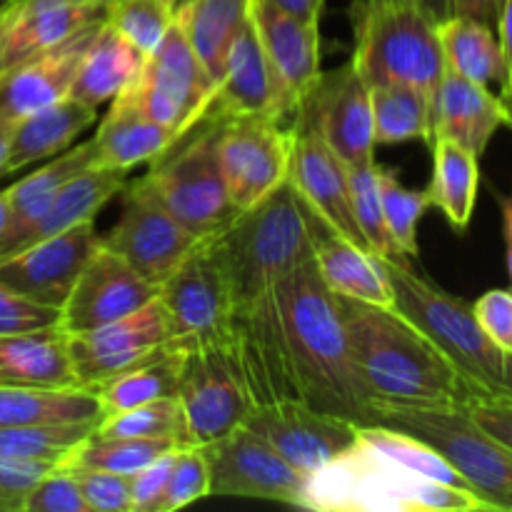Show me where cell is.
I'll list each match as a JSON object with an SVG mask.
<instances>
[{"mask_svg":"<svg viewBox=\"0 0 512 512\" xmlns=\"http://www.w3.org/2000/svg\"><path fill=\"white\" fill-rule=\"evenodd\" d=\"M268 300L295 400L358 425H375V405L355 370L338 298L320 278L315 260L278 280Z\"/></svg>","mask_w":512,"mask_h":512,"instance_id":"cell-1","label":"cell"},{"mask_svg":"<svg viewBox=\"0 0 512 512\" xmlns=\"http://www.w3.org/2000/svg\"><path fill=\"white\" fill-rule=\"evenodd\" d=\"M338 298L350 353L373 405H468V380L398 308Z\"/></svg>","mask_w":512,"mask_h":512,"instance_id":"cell-2","label":"cell"},{"mask_svg":"<svg viewBox=\"0 0 512 512\" xmlns=\"http://www.w3.org/2000/svg\"><path fill=\"white\" fill-rule=\"evenodd\" d=\"M295 185L285 180L258 205L210 235V248L220 260L233 290L235 308L268 293L278 280L315 260V240L325 225H315Z\"/></svg>","mask_w":512,"mask_h":512,"instance_id":"cell-3","label":"cell"},{"mask_svg":"<svg viewBox=\"0 0 512 512\" xmlns=\"http://www.w3.org/2000/svg\"><path fill=\"white\" fill-rule=\"evenodd\" d=\"M300 508L320 512H495L478 493L420 478L358 443L308 475Z\"/></svg>","mask_w":512,"mask_h":512,"instance_id":"cell-4","label":"cell"},{"mask_svg":"<svg viewBox=\"0 0 512 512\" xmlns=\"http://www.w3.org/2000/svg\"><path fill=\"white\" fill-rule=\"evenodd\" d=\"M380 260L393 285L395 308L443 350L445 358L468 380L475 400L512 395V358L483 333L473 303L420 278L408 263Z\"/></svg>","mask_w":512,"mask_h":512,"instance_id":"cell-5","label":"cell"},{"mask_svg":"<svg viewBox=\"0 0 512 512\" xmlns=\"http://www.w3.org/2000/svg\"><path fill=\"white\" fill-rule=\"evenodd\" d=\"M350 63L370 88L410 85L430 103L448 70L438 23L413 0H360Z\"/></svg>","mask_w":512,"mask_h":512,"instance_id":"cell-6","label":"cell"},{"mask_svg":"<svg viewBox=\"0 0 512 512\" xmlns=\"http://www.w3.org/2000/svg\"><path fill=\"white\" fill-rule=\"evenodd\" d=\"M375 423L423 438L495 512H512V450L485 433L465 405H375Z\"/></svg>","mask_w":512,"mask_h":512,"instance_id":"cell-7","label":"cell"},{"mask_svg":"<svg viewBox=\"0 0 512 512\" xmlns=\"http://www.w3.org/2000/svg\"><path fill=\"white\" fill-rule=\"evenodd\" d=\"M203 130L183 135L185 143H175L153 160L148 173L138 178L145 193L153 195L178 223L198 238H210L223 230L238 210L233 208L218 163V120H200Z\"/></svg>","mask_w":512,"mask_h":512,"instance_id":"cell-8","label":"cell"},{"mask_svg":"<svg viewBox=\"0 0 512 512\" xmlns=\"http://www.w3.org/2000/svg\"><path fill=\"white\" fill-rule=\"evenodd\" d=\"M215 85L218 83L190 48L183 30L173 23L120 98L183 138L205 118L213 103Z\"/></svg>","mask_w":512,"mask_h":512,"instance_id":"cell-9","label":"cell"},{"mask_svg":"<svg viewBox=\"0 0 512 512\" xmlns=\"http://www.w3.org/2000/svg\"><path fill=\"white\" fill-rule=\"evenodd\" d=\"M158 300L170 325V343L183 353L225 345L235 298L225 270L203 238L198 248L158 285Z\"/></svg>","mask_w":512,"mask_h":512,"instance_id":"cell-10","label":"cell"},{"mask_svg":"<svg viewBox=\"0 0 512 512\" xmlns=\"http://www.w3.org/2000/svg\"><path fill=\"white\" fill-rule=\"evenodd\" d=\"M295 123L250 115L218 123V163L233 208L248 210L290 178Z\"/></svg>","mask_w":512,"mask_h":512,"instance_id":"cell-11","label":"cell"},{"mask_svg":"<svg viewBox=\"0 0 512 512\" xmlns=\"http://www.w3.org/2000/svg\"><path fill=\"white\" fill-rule=\"evenodd\" d=\"M175 398L183 410L185 445L198 448L225 438L253 410V400L223 345L183 355Z\"/></svg>","mask_w":512,"mask_h":512,"instance_id":"cell-12","label":"cell"},{"mask_svg":"<svg viewBox=\"0 0 512 512\" xmlns=\"http://www.w3.org/2000/svg\"><path fill=\"white\" fill-rule=\"evenodd\" d=\"M203 450L210 468V495L303 505L308 475L248 425H238Z\"/></svg>","mask_w":512,"mask_h":512,"instance_id":"cell-13","label":"cell"},{"mask_svg":"<svg viewBox=\"0 0 512 512\" xmlns=\"http://www.w3.org/2000/svg\"><path fill=\"white\" fill-rule=\"evenodd\" d=\"M120 195V218L103 238V245L128 260L148 283L158 288L203 238L178 223L153 195L140 188L138 180L125 183Z\"/></svg>","mask_w":512,"mask_h":512,"instance_id":"cell-14","label":"cell"},{"mask_svg":"<svg viewBox=\"0 0 512 512\" xmlns=\"http://www.w3.org/2000/svg\"><path fill=\"white\" fill-rule=\"evenodd\" d=\"M250 18L263 45L270 75H273L280 120L295 123L300 108L308 103L323 78L320 23L295 18L265 0H253Z\"/></svg>","mask_w":512,"mask_h":512,"instance_id":"cell-15","label":"cell"},{"mask_svg":"<svg viewBox=\"0 0 512 512\" xmlns=\"http://www.w3.org/2000/svg\"><path fill=\"white\" fill-rule=\"evenodd\" d=\"M290 465L313 475L358 443V423L310 408L303 400H275L250 410L245 423Z\"/></svg>","mask_w":512,"mask_h":512,"instance_id":"cell-16","label":"cell"},{"mask_svg":"<svg viewBox=\"0 0 512 512\" xmlns=\"http://www.w3.org/2000/svg\"><path fill=\"white\" fill-rule=\"evenodd\" d=\"M100 243L103 238L95 233V220H85L15 253L0 255V283L35 303L63 308Z\"/></svg>","mask_w":512,"mask_h":512,"instance_id":"cell-17","label":"cell"},{"mask_svg":"<svg viewBox=\"0 0 512 512\" xmlns=\"http://www.w3.org/2000/svg\"><path fill=\"white\" fill-rule=\"evenodd\" d=\"M168 343L170 325L158 295L115 323L88 333H68L70 360L80 388H95Z\"/></svg>","mask_w":512,"mask_h":512,"instance_id":"cell-18","label":"cell"},{"mask_svg":"<svg viewBox=\"0 0 512 512\" xmlns=\"http://www.w3.org/2000/svg\"><path fill=\"white\" fill-rule=\"evenodd\" d=\"M155 295L158 288L153 283H148L128 260L100 243L60 308V328L65 333L103 328L143 308Z\"/></svg>","mask_w":512,"mask_h":512,"instance_id":"cell-19","label":"cell"},{"mask_svg":"<svg viewBox=\"0 0 512 512\" xmlns=\"http://www.w3.org/2000/svg\"><path fill=\"white\" fill-rule=\"evenodd\" d=\"M288 180L330 233H338L368 248L350 203L348 163L320 138L315 125L303 113L295 118L293 163H290Z\"/></svg>","mask_w":512,"mask_h":512,"instance_id":"cell-20","label":"cell"},{"mask_svg":"<svg viewBox=\"0 0 512 512\" xmlns=\"http://www.w3.org/2000/svg\"><path fill=\"white\" fill-rule=\"evenodd\" d=\"M315 125L320 138L348 165L375 160V128L370 85L360 78L353 63L320 78L318 88L300 108Z\"/></svg>","mask_w":512,"mask_h":512,"instance_id":"cell-21","label":"cell"},{"mask_svg":"<svg viewBox=\"0 0 512 512\" xmlns=\"http://www.w3.org/2000/svg\"><path fill=\"white\" fill-rule=\"evenodd\" d=\"M103 3L83 0H10L0 10V75L43 50L65 43L105 20Z\"/></svg>","mask_w":512,"mask_h":512,"instance_id":"cell-22","label":"cell"},{"mask_svg":"<svg viewBox=\"0 0 512 512\" xmlns=\"http://www.w3.org/2000/svg\"><path fill=\"white\" fill-rule=\"evenodd\" d=\"M98 25L80 30L55 48L30 55L28 60L0 75V118L18 123L48 105L70 98L75 75L98 33Z\"/></svg>","mask_w":512,"mask_h":512,"instance_id":"cell-23","label":"cell"},{"mask_svg":"<svg viewBox=\"0 0 512 512\" xmlns=\"http://www.w3.org/2000/svg\"><path fill=\"white\" fill-rule=\"evenodd\" d=\"M250 115H273L280 120L273 75H270L263 45L255 33L253 18H248V23L230 43L223 73L215 85L213 103L203 120L225 123V120L250 118Z\"/></svg>","mask_w":512,"mask_h":512,"instance_id":"cell-24","label":"cell"},{"mask_svg":"<svg viewBox=\"0 0 512 512\" xmlns=\"http://www.w3.org/2000/svg\"><path fill=\"white\" fill-rule=\"evenodd\" d=\"M500 125H508V110L498 93L445 70L433 103V138L455 140L480 158Z\"/></svg>","mask_w":512,"mask_h":512,"instance_id":"cell-25","label":"cell"},{"mask_svg":"<svg viewBox=\"0 0 512 512\" xmlns=\"http://www.w3.org/2000/svg\"><path fill=\"white\" fill-rule=\"evenodd\" d=\"M0 385L75 388L68 333L60 325L0 335Z\"/></svg>","mask_w":512,"mask_h":512,"instance_id":"cell-26","label":"cell"},{"mask_svg":"<svg viewBox=\"0 0 512 512\" xmlns=\"http://www.w3.org/2000/svg\"><path fill=\"white\" fill-rule=\"evenodd\" d=\"M93 140L98 168L130 173L135 165L153 163L180 138L118 95L115 100H110L108 113L98 123Z\"/></svg>","mask_w":512,"mask_h":512,"instance_id":"cell-27","label":"cell"},{"mask_svg":"<svg viewBox=\"0 0 512 512\" xmlns=\"http://www.w3.org/2000/svg\"><path fill=\"white\" fill-rule=\"evenodd\" d=\"M315 265L320 270V278L335 295L395 308V293L383 260L363 245L323 228L315 240Z\"/></svg>","mask_w":512,"mask_h":512,"instance_id":"cell-28","label":"cell"},{"mask_svg":"<svg viewBox=\"0 0 512 512\" xmlns=\"http://www.w3.org/2000/svg\"><path fill=\"white\" fill-rule=\"evenodd\" d=\"M95 123H98V108L80 103L73 95L18 120L13 128V140H10L8 175L20 173L30 165H38L73 148L80 133H85Z\"/></svg>","mask_w":512,"mask_h":512,"instance_id":"cell-29","label":"cell"},{"mask_svg":"<svg viewBox=\"0 0 512 512\" xmlns=\"http://www.w3.org/2000/svg\"><path fill=\"white\" fill-rule=\"evenodd\" d=\"M95 165V140L88 138L83 143L73 145V148L63 150L55 158L45 160L40 168L28 173L25 178L15 180V185L5 188L10 203V223L8 228L0 233V255L8 253L13 248L15 240L20 233L30 228L40 215L45 213L58 190L63 188L68 180L83 170L93 168Z\"/></svg>","mask_w":512,"mask_h":512,"instance_id":"cell-30","label":"cell"},{"mask_svg":"<svg viewBox=\"0 0 512 512\" xmlns=\"http://www.w3.org/2000/svg\"><path fill=\"white\" fill-rule=\"evenodd\" d=\"M125 183H128V173H123V170L98 168V165L83 170V173L75 175L73 180H68L58 190L53 203L45 208V213L25 233H20V238L15 240L8 253H15V250L25 248L30 243H38L43 238H50V235L63 233V230L85 223V220H95V215L115 195H120Z\"/></svg>","mask_w":512,"mask_h":512,"instance_id":"cell-31","label":"cell"},{"mask_svg":"<svg viewBox=\"0 0 512 512\" xmlns=\"http://www.w3.org/2000/svg\"><path fill=\"white\" fill-rule=\"evenodd\" d=\"M143 65L145 55L103 20L80 63L70 95L80 103L100 108L118 98L138 78Z\"/></svg>","mask_w":512,"mask_h":512,"instance_id":"cell-32","label":"cell"},{"mask_svg":"<svg viewBox=\"0 0 512 512\" xmlns=\"http://www.w3.org/2000/svg\"><path fill=\"white\" fill-rule=\"evenodd\" d=\"M445 65L473 83L498 85V98L508 88V68L495 28L468 15H448L438 23Z\"/></svg>","mask_w":512,"mask_h":512,"instance_id":"cell-33","label":"cell"},{"mask_svg":"<svg viewBox=\"0 0 512 512\" xmlns=\"http://www.w3.org/2000/svg\"><path fill=\"white\" fill-rule=\"evenodd\" d=\"M100 418H103V408H100L98 395L90 388L0 385V428L93 423Z\"/></svg>","mask_w":512,"mask_h":512,"instance_id":"cell-34","label":"cell"},{"mask_svg":"<svg viewBox=\"0 0 512 512\" xmlns=\"http://www.w3.org/2000/svg\"><path fill=\"white\" fill-rule=\"evenodd\" d=\"M253 0H180L175 23L218 83L230 43L250 18Z\"/></svg>","mask_w":512,"mask_h":512,"instance_id":"cell-35","label":"cell"},{"mask_svg":"<svg viewBox=\"0 0 512 512\" xmlns=\"http://www.w3.org/2000/svg\"><path fill=\"white\" fill-rule=\"evenodd\" d=\"M433 175L425 188L430 208H438L455 230H468L480 190L478 155L448 138H433Z\"/></svg>","mask_w":512,"mask_h":512,"instance_id":"cell-36","label":"cell"},{"mask_svg":"<svg viewBox=\"0 0 512 512\" xmlns=\"http://www.w3.org/2000/svg\"><path fill=\"white\" fill-rule=\"evenodd\" d=\"M183 355V350L168 343L145 360L135 363L133 368L123 370V373L90 388L98 395L103 415L120 413V410L153 403V400L160 398H175L180 370H183Z\"/></svg>","mask_w":512,"mask_h":512,"instance_id":"cell-37","label":"cell"},{"mask_svg":"<svg viewBox=\"0 0 512 512\" xmlns=\"http://www.w3.org/2000/svg\"><path fill=\"white\" fill-rule=\"evenodd\" d=\"M375 143L395 145L408 140H433V103L410 85L370 88Z\"/></svg>","mask_w":512,"mask_h":512,"instance_id":"cell-38","label":"cell"},{"mask_svg":"<svg viewBox=\"0 0 512 512\" xmlns=\"http://www.w3.org/2000/svg\"><path fill=\"white\" fill-rule=\"evenodd\" d=\"M100 420L93 423L63 425H10L0 428V460L10 463H53L60 465L70 450L95 433Z\"/></svg>","mask_w":512,"mask_h":512,"instance_id":"cell-39","label":"cell"},{"mask_svg":"<svg viewBox=\"0 0 512 512\" xmlns=\"http://www.w3.org/2000/svg\"><path fill=\"white\" fill-rule=\"evenodd\" d=\"M175 448L178 443L165 438H105V435L90 433L83 443L70 450V455L60 465L133 475Z\"/></svg>","mask_w":512,"mask_h":512,"instance_id":"cell-40","label":"cell"},{"mask_svg":"<svg viewBox=\"0 0 512 512\" xmlns=\"http://www.w3.org/2000/svg\"><path fill=\"white\" fill-rule=\"evenodd\" d=\"M358 438L365 445L378 450L388 460L398 463L400 468L410 470V473L420 475V478L440 480V483L455 485V488L470 490V485L460 478L458 470L438 453L430 443L423 438L403 433V430L388 428V425H358Z\"/></svg>","mask_w":512,"mask_h":512,"instance_id":"cell-41","label":"cell"},{"mask_svg":"<svg viewBox=\"0 0 512 512\" xmlns=\"http://www.w3.org/2000/svg\"><path fill=\"white\" fill-rule=\"evenodd\" d=\"M378 175L390 243H393L400 263H408V258H418V225L425 210L430 208L428 198H425V190H415L400 183L395 170L378 165Z\"/></svg>","mask_w":512,"mask_h":512,"instance_id":"cell-42","label":"cell"},{"mask_svg":"<svg viewBox=\"0 0 512 512\" xmlns=\"http://www.w3.org/2000/svg\"><path fill=\"white\" fill-rule=\"evenodd\" d=\"M95 435L105 438H165L185 445V423L178 398H160L120 413L103 415Z\"/></svg>","mask_w":512,"mask_h":512,"instance_id":"cell-43","label":"cell"},{"mask_svg":"<svg viewBox=\"0 0 512 512\" xmlns=\"http://www.w3.org/2000/svg\"><path fill=\"white\" fill-rule=\"evenodd\" d=\"M348 178L355 223H358L360 235H363L368 250L380 255V258L398 260L393 243H390L388 228H385L378 163H375V160H368V163L348 165Z\"/></svg>","mask_w":512,"mask_h":512,"instance_id":"cell-44","label":"cell"},{"mask_svg":"<svg viewBox=\"0 0 512 512\" xmlns=\"http://www.w3.org/2000/svg\"><path fill=\"white\" fill-rule=\"evenodd\" d=\"M105 23L148 58L175 23V13L170 0H110Z\"/></svg>","mask_w":512,"mask_h":512,"instance_id":"cell-45","label":"cell"},{"mask_svg":"<svg viewBox=\"0 0 512 512\" xmlns=\"http://www.w3.org/2000/svg\"><path fill=\"white\" fill-rule=\"evenodd\" d=\"M210 495V468L205 450L198 445H178L168 488H165L160 512H173Z\"/></svg>","mask_w":512,"mask_h":512,"instance_id":"cell-46","label":"cell"},{"mask_svg":"<svg viewBox=\"0 0 512 512\" xmlns=\"http://www.w3.org/2000/svg\"><path fill=\"white\" fill-rule=\"evenodd\" d=\"M68 468V465H63ZM90 512H133L128 475L95 468H68Z\"/></svg>","mask_w":512,"mask_h":512,"instance_id":"cell-47","label":"cell"},{"mask_svg":"<svg viewBox=\"0 0 512 512\" xmlns=\"http://www.w3.org/2000/svg\"><path fill=\"white\" fill-rule=\"evenodd\" d=\"M25 512H90L83 500L73 473L63 465H55L45 473L25 500Z\"/></svg>","mask_w":512,"mask_h":512,"instance_id":"cell-48","label":"cell"},{"mask_svg":"<svg viewBox=\"0 0 512 512\" xmlns=\"http://www.w3.org/2000/svg\"><path fill=\"white\" fill-rule=\"evenodd\" d=\"M60 315H63L60 308L35 303L0 283V335L53 328V325H60Z\"/></svg>","mask_w":512,"mask_h":512,"instance_id":"cell-49","label":"cell"},{"mask_svg":"<svg viewBox=\"0 0 512 512\" xmlns=\"http://www.w3.org/2000/svg\"><path fill=\"white\" fill-rule=\"evenodd\" d=\"M473 313L483 333L512 358V290H488L473 303Z\"/></svg>","mask_w":512,"mask_h":512,"instance_id":"cell-50","label":"cell"},{"mask_svg":"<svg viewBox=\"0 0 512 512\" xmlns=\"http://www.w3.org/2000/svg\"><path fill=\"white\" fill-rule=\"evenodd\" d=\"M53 468V463L0 460V512H25V500L33 485Z\"/></svg>","mask_w":512,"mask_h":512,"instance_id":"cell-51","label":"cell"},{"mask_svg":"<svg viewBox=\"0 0 512 512\" xmlns=\"http://www.w3.org/2000/svg\"><path fill=\"white\" fill-rule=\"evenodd\" d=\"M173 458L175 450H170V453L153 460V463L145 465L138 473L128 475L133 512H160V503H163L165 488H168L170 468H173Z\"/></svg>","mask_w":512,"mask_h":512,"instance_id":"cell-52","label":"cell"},{"mask_svg":"<svg viewBox=\"0 0 512 512\" xmlns=\"http://www.w3.org/2000/svg\"><path fill=\"white\" fill-rule=\"evenodd\" d=\"M465 408H468L470 418L485 433L498 438L500 443H505L512 450V395H505V398H480L468 403Z\"/></svg>","mask_w":512,"mask_h":512,"instance_id":"cell-53","label":"cell"},{"mask_svg":"<svg viewBox=\"0 0 512 512\" xmlns=\"http://www.w3.org/2000/svg\"><path fill=\"white\" fill-rule=\"evenodd\" d=\"M495 33H498L500 48H503L505 55V68H508V88H505V95L500 100H503L505 110H508V125L512 128V0L503 3Z\"/></svg>","mask_w":512,"mask_h":512,"instance_id":"cell-54","label":"cell"},{"mask_svg":"<svg viewBox=\"0 0 512 512\" xmlns=\"http://www.w3.org/2000/svg\"><path fill=\"white\" fill-rule=\"evenodd\" d=\"M503 3L505 0H448V8L450 15H468V18L483 20L490 28H495Z\"/></svg>","mask_w":512,"mask_h":512,"instance_id":"cell-55","label":"cell"},{"mask_svg":"<svg viewBox=\"0 0 512 512\" xmlns=\"http://www.w3.org/2000/svg\"><path fill=\"white\" fill-rule=\"evenodd\" d=\"M265 3L275 5V8L285 10L300 20H308V23H320V15L325 8V0H265Z\"/></svg>","mask_w":512,"mask_h":512,"instance_id":"cell-56","label":"cell"},{"mask_svg":"<svg viewBox=\"0 0 512 512\" xmlns=\"http://www.w3.org/2000/svg\"><path fill=\"white\" fill-rule=\"evenodd\" d=\"M498 205H500V218H503L505 265H508L510 290H512V195H498Z\"/></svg>","mask_w":512,"mask_h":512,"instance_id":"cell-57","label":"cell"},{"mask_svg":"<svg viewBox=\"0 0 512 512\" xmlns=\"http://www.w3.org/2000/svg\"><path fill=\"white\" fill-rule=\"evenodd\" d=\"M15 123L0 118V178L8 175V153H10V140H13Z\"/></svg>","mask_w":512,"mask_h":512,"instance_id":"cell-58","label":"cell"},{"mask_svg":"<svg viewBox=\"0 0 512 512\" xmlns=\"http://www.w3.org/2000/svg\"><path fill=\"white\" fill-rule=\"evenodd\" d=\"M413 3H418L420 8H423L425 13L435 20V23H440V20L448 18L450 15L448 0H413Z\"/></svg>","mask_w":512,"mask_h":512,"instance_id":"cell-59","label":"cell"},{"mask_svg":"<svg viewBox=\"0 0 512 512\" xmlns=\"http://www.w3.org/2000/svg\"><path fill=\"white\" fill-rule=\"evenodd\" d=\"M10 223V203H8V193L5 190H0V233H3L5 228H8Z\"/></svg>","mask_w":512,"mask_h":512,"instance_id":"cell-60","label":"cell"},{"mask_svg":"<svg viewBox=\"0 0 512 512\" xmlns=\"http://www.w3.org/2000/svg\"><path fill=\"white\" fill-rule=\"evenodd\" d=\"M83 3H103V5H108L110 0H83Z\"/></svg>","mask_w":512,"mask_h":512,"instance_id":"cell-61","label":"cell"},{"mask_svg":"<svg viewBox=\"0 0 512 512\" xmlns=\"http://www.w3.org/2000/svg\"><path fill=\"white\" fill-rule=\"evenodd\" d=\"M8 3H10V0H0V8H5Z\"/></svg>","mask_w":512,"mask_h":512,"instance_id":"cell-62","label":"cell"},{"mask_svg":"<svg viewBox=\"0 0 512 512\" xmlns=\"http://www.w3.org/2000/svg\"><path fill=\"white\" fill-rule=\"evenodd\" d=\"M0 10H3V8H0ZM0 18H3V15H0Z\"/></svg>","mask_w":512,"mask_h":512,"instance_id":"cell-63","label":"cell"}]
</instances>
